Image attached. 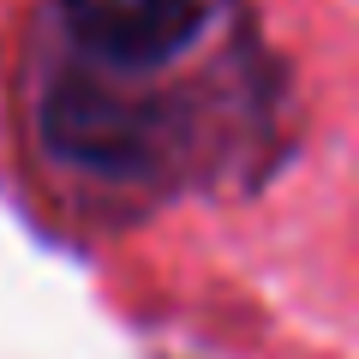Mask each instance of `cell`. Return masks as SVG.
I'll use <instances>...</instances> for the list:
<instances>
[{
  "label": "cell",
  "instance_id": "cell-1",
  "mask_svg": "<svg viewBox=\"0 0 359 359\" xmlns=\"http://www.w3.org/2000/svg\"><path fill=\"white\" fill-rule=\"evenodd\" d=\"M25 126L42 174L84 210L138 216L216 186L269 132L245 0H42Z\"/></svg>",
  "mask_w": 359,
  "mask_h": 359
}]
</instances>
